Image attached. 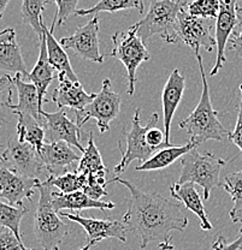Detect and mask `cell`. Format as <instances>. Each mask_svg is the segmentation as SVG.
I'll return each mask as SVG.
<instances>
[{"mask_svg": "<svg viewBox=\"0 0 242 250\" xmlns=\"http://www.w3.org/2000/svg\"><path fill=\"white\" fill-rule=\"evenodd\" d=\"M110 183L122 184L129 190L128 208L124 213L123 224L127 231L140 238V248L148 243L165 241L171 231H184L188 225V217L181 210V203L165 199L157 192H145L130 181L114 177Z\"/></svg>", "mask_w": 242, "mask_h": 250, "instance_id": "obj_1", "label": "cell"}, {"mask_svg": "<svg viewBox=\"0 0 242 250\" xmlns=\"http://www.w3.org/2000/svg\"><path fill=\"white\" fill-rule=\"evenodd\" d=\"M195 57H197L200 75H201L202 92L198 106L184 121L179 123V127L186 130L187 134L191 135V140H193L200 146L209 140L223 141L225 136H229L230 131H228L223 126L218 119L220 113L213 109L209 84H207L206 75H205L204 62H202L200 52H197Z\"/></svg>", "mask_w": 242, "mask_h": 250, "instance_id": "obj_2", "label": "cell"}, {"mask_svg": "<svg viewBox=\"0 0 242 250\" xmlns=\"http://www.w3.org/2000/svg\"><path fill=\"white\" fill-rule=\"evenodd\" d=\"M186 0H153L145 18L135 23L137 35L146 42L153 35H159L166 43L178 41V15L187 5Z\"/></svg>", "mask_w": 242, "mask_h": 250, "instance_id": "obj_3", "label": "cell"}, {"mask_svg": "<svg viewBox=\"0 0 242 250\" xmlns=\"http://www.w3.org/2000/svg\"><path fill=\"white\" fill-rule=\"evenodd\" d=\"M52 188L47 181L39 184L40 199L34 214V233L44 250H58L69 233V225L59 218L52 206Z\"/></svg>", "mask_w": 242, "mask_h": 250, "instance_id": "obj_4", "label": "cell"}, {"mask_svg": "<svg viewBox=\"0 0 242 250\" xmlns=\"http://www.w3.org/2000/svg\"><path fill=\"white\" fill-rule=\"evenodd\" d=\"M225 164L224 159L213 153H200L195 148L181 158L182 170L177 183L198 184L202 188L204 200H209L212 190L217 187H222L220 173Z\"/></svg>", "mask_w": 242, "mask_h": 250, "instance_id": "obj_5", "label": "cell"}, {"mask_svg": "<svg viewBox=\"0 0 242 250\" xmlns=\"http://www.w3.org/2000/svg\"><path fill=\"white\" fill-rule=\"evenodd\" d=\"M113 48L111 56L123 62L128 76V95H134L136 84V70L140 64L151 59L144 41L137 35L136 27L132 25L126 31H117L112 35Z\"/></svg>", "mask_w": 242, "mask_h": 250, "instance_id": "obj_6", "label": "cell"}, {"mask_svg": "<svg viewBox=\"0 0 242 250\" xmlns=\"http://www.w3.org/2000/svg\"><path fill=\"white\" fill-rule=\"evenodd\" d=\"M140 112H141L140 108L135 109L130 131L127 132L126 129L122 130L123 135L126 136L127 149L124 150L122 146L119 145V150L122 153V160L119 161V164L114 166L113 171L116 174L123 173L124 170L128 167L132 161L137 160L139 161V165H141V164L146 163L148 159L152 158L153 154L158 152L157 148H152L147 145L146 135H147L148 130L151 127L157 125L158 121H159V114L153 113L147 125L144 126V125H141V121H140Z\"/></svg>", "mask_w": 242, "mask_h": 250, "instance_id": "obj_7", "label": "cell"}, {"mask_svg": "<svg viewBox=\"0 0 242 250\" xmlns=\"http://www.w3.org/2000/svg\"><path fill=\"white\" fill-rule=\"evenodd\" d=\"M121 96L111 89V81L105 78L103 81L101 90L97 94L94 100L86 106L82 111L76 113V123L82 126L89 119L97 121V126L101 134L110 129V124L118 117L121 111Z\"/></svg>", "mask_w": 242, "mask_h": 250, "instance_id": "obj_8", "label": "cell"}, {"mask_svg": "<svg viewBox=\"0 0 242 250\" xmlns=\"http://www.w3.org/2000/svg\"><path fill=\"white\" fill-rule=\"evenodd\" d=\"M76 171L86 177V188L83 190L86 195L93 200L100 201V197L106 196L109 194L106 190V167L104 165L103 158L100 152L95 146L94 135L89 132V136L87 140V147L85 153L79 161Z\"/></svg>", "mask_w": 242, "mask_h": 250, "instance_id": "obj_9", "label": "cell"}, {"mask_svg": "<svg viewBox=\"0 0 242 250\" xmlns=\"http://www.w3.org/2000/svg\"><path fill=\"white\" fill-rule=\"evenodd\" d=\"M0 164L20 176L39 179V176L45 170L43 160L38 150L29 143L20 142L11 139L6 148L0 154Z\"/></svg>", "mask_w": 242, "mask_h": 250, "instance_id": "obj_10", "label": "cell"}, {"mask_svg": "<svg viewBox=\"0 0 242 250\" xmlns=\"http://www.w3.org/2000/svg\"><path fill=\"white\" fill-rule=\"evenodd\" d=\"M61 217L74 221L81 225L85 230L87 236V244L81 250H89L99 242L104 241L106 238H117L126 243L127 242V228L122 220H103V219L94 218H85L79 214H72V213H59Z\"/></svg>", "mask_w": 242, "mask_h": 250, "instance_id": "obj_11", "label": "cell"}, {"mask_svg": "<svg viewBox=\"0 0 242 250\" xmlns=\"http://www.w3.org/2000/svg\"><path fill=\"white\" fill-rule=\"evenodd\" d=\"M99 17L93 16L85 25L76 28L75 33L69 38H63L59 43L64 49H71L81 58L94 62H104V56L99 47Z\"/></svg>", "mask_w": 242, "mask_h": 250, "instance_id": "obj_12", "label": "cell"}, {"mask_svg": "<svg viewBox=\"0 0 242 250\" xmlns=\"http://www.w3.org/2000/svg\"><path fill=\"white\" fill-rule=\"evenodd\" d=\"M184 7L178 15V41L193 48L195 53L199 52L200 48L212 52L213 47H216V39L210 31L211 24L206 20L191 16Z\"/></svg>", "mask_w": 242, "mask_h": 250, "instance_id": "obj_13", "label": "cell"}, {"mask_svg": "<svg viewBox=\"0 0 242 250\" xmlns=\"http://www.w3.org/2000/svg\"><path fill=\"white\" fill-rule=\"evenodd\" d=\"M41 116L44 118L46 142L52 143L63 141L69 146L79 148L80 152L85 153L86 148L81 145L80 141L81 126L76 122H72L71 119L67 118L64 109H58L52 113L43 111Z\"/></svg>", "mask_w": 242, "mask_h": 250, "instance_id": "obj_14", "label": "cell"}, {"mask_svg": "<svg viewBox=\"0 0 242 250\" xmlns=\"http://www.w3.org/2000/svg\"><path fill=\"white\" fill-rule=\"evenodd\" d=\"M238 1H220V14L216 20V47H217V58L215 66L210 71L211 76L217 75L220 67L226 62L225 48L238 24Z\"/></svg>", "mask_w": 242, "mask_h": 250, "instance_id": "obj_15", "label": "cell"}, {"mask_svg": "<svg viewBox=\"0 0 242 250\" xmlns=\"http://www.w3.org/2000/svg\"><path fill=\"white\" fill-rule=\"evenodd\" d=\"M40 183V179L20 176L0 164V199L6 200L10 206L21 207L24 199L30 201Z\"/></svg>", "mask_w": 242, "mask_h": 250, "instance_id": "obj_16", "label": "cell"}, {"mask_svg": "<svg viewBox=\"0 0 242 250\" xmlns=\"http://www.w3.org/2000/svg\"><path fill=\"white\" fill-rule=\"evenodd\" d=\"M184 88H186V77L181 74L178 69H175L169 76L164 85L161 93V101H163V114H164V135H165V146L171 147L170 132L171 123L175 116L179 103L183 96Z\"/></svg>", "mask_w": 242, "mask_h": 250, "instance_id": "obj_17", "label": "cell"}, {"mask_svg": "<svg viewBox=\"0 0 242 250\" xmlns=\"http://www.w3.org/2000/svg\"><path fill=\"white\" fill-rule=\"evenodd\" d=\"M20 74L29 76L22 52L16 40L14 28H5L0 31V75Z\"/></svg>", "mask_w": 242, "mask_h": 250, "instance_id": "obj_18", "label": "cell"}, {"mask_svg": "<svg viewBox=\"0 0 242 250\" xmlns=\"http://www.w3.org/2000/svg\"><path fill=\"white\" fill-rule=\"evenodd\" d=\"M59 84L52 94V101L59 109L69 107L75 112L82 111L95 99L97 94H88L85 92L80 82H72L65 75H58Z\"/></svg>", "mask_w": 242, "mask_h": 250, "instance_id": "obj_19", "label": "cell"}, {"mask_svg": "<svg viewBox=\"0 0 242 250\" xmlns=\"http://www.w3.org/2000/svg\"><path fill=\"white\" fill-rule=\"evenodd\" d=\"M39 154L49 176L56 177L61 176V173L64 174L69 172L66 168L76 161L81 160L80 156L63 141L52 143L46 142Z\"/></svg>", "mask_w": 242, "mask_h": 250, "instance_id": "obj_20", "label": "cell"}, {"mask_svg": "<svg viewBox=\"0 0 242 250\" xmlns=\"http://www.w3.org/2000/svg\"><path fill=\"white\" fill-rule=\"evenodd\" d=\"M14 84L17 88L18 104L11 106L12 113L28 114L44 125V118L41 116L44 109L39 101V94L35 85L32 82L23 81V76L20 74L14 76Z\"/></svg>", "mask_w": 242, "mask_h": 250, "instance_id": "obj_21", "label": "cell"}, {"mask_svg": "<svg viewBox=\"0 0 242 250\" xmlns=\"http://www.w3.org/2000/svg\"><path fill=\"white\" fill-rule=\"evenodd\" d=\"M170 195L173 199L177 200L186 206L187 209L192 210L195 215H198L200 219V228L202 231H211L212 225H211L209 217L206 214L204 202L201 197L198 194L193 183H173L170 186Z\"/></svg>", "mask_w": 242, "mask_h": 250, "instance_id": "obj_22", "label": "cell"}, {"mask_svg": "<svg viewBox=\"0 0 242 250\" xmlns=\"http://www.w3.org/2000/svg\"><path fill=\"white\" fill-rule=\"evenodd\" d=\"M52 206L57 213H61L64 209L82 210L88 209V208H98V209L105 210L116 207L113 202L97 201V200L90 199L83 191L71 192V194L53 191L52 192Z\"/></svg>", "mask_w": 242, "mask_h": 250, "instance_id": "obj_23", "label": "cell"}, {"mask_svg": "<svg viewBox=\"0 0 242 250\" xmlns=\"http://www.w3.org/2000/svg\"><path fill=\"white\" fill-rule=\"evenodd\" d=\"M54 71L56 70L48 62L47 45H46V38L45 33H44V38L40 40V53H39L38 62H36L35 66L33 67L32 71L29 72V76H28L30 82L36 87L41 106L45 101L48 85L54 80Z\"/></svg>", "mask_w": 242, "mask_h": 250, "instance_id": "obj_24", "label": "cell"}, {"mask_svg": "<svg viewBox=\"0 0 242 250\" xmlns=\"http://www.w3.org/2000/svg\"><path fill=\"white\" fill-rule=\"evenodd\" d=\"M199 147L197 142H194L193 140H189L186 145L183 146H171V147H165L163 149L158 150L155 154L151 159H148L147 161L141 165H137L135 167V171L140 172H150V171H158L166 168L168 166H170L171 164L175 163L178 159L183 158L187 153H189L191 150L195 149V148Z\"/></svg>", "mask_w": 242, "mask_h": 250, "instance_id": "obj_25", "label": "cell"}, {"mask_svg": "<svg viewBox=\"0 0 242 250\" xmlns=\"http://www.w3.org/2000/svg\"><path fill=\"white\" fill-rule=\"evenodd\" d=\"M44 33H45L46 38V45H47V54H48V62L54 70L58 71V75H65L70 81L72 82H79L76 74L72 70L71 64H70L69 57H67L66 52L61 43L54 39L53 34L48 29L46 23L44 22Z\"/></svg>", "mask_w": 242, "mask_h": 250, "instance_id": "obj_26", "label": "cell"}, {"mask_svg": "<svg viewBox=\"0 0 242 250\" xmlns=\"http://www.w3.org/2000/svg\"><path fill=\"white\" fill-rule=\"evenodd\" d=\"M16 116L18 118L17 140L23 143H29L40 153L41 148L46 143V134L44 125L28 114L18 113Z\"/></svg>", "mask_w": 242, "mask_h": 250, "instance_id": "obj_27", "label": "cell"}, {"mask_svg": "<svg viewBox=\"0 0 242 250\" xmlns=\"http://www.w3.org/2000/svg\"><path fill=\"white\" fill-rule=\"evenodd\" d=\"M49 1L46 0H24L21 7V17L23 23L30 25L38 35L39 40L44 38L43 11Z\"/></svg>", "mask_w": 242, "mask_h": 250, "instance_id": "obj_28", "label": "cell"}, {"mask_svg": "<svg viewBox=\"0 0 242 250\" xmlns=\"http://www.w3.org/2000/svg\"><path fill=\"white\" fill-rule=\"evenodd\" d=\"M136 9L140 14H144L145 5L141 0H101L98 4L90 9H81L77 10L75 16H97L99 12H110L113 14L116 11L122 10Z\"/></svg>", "mask_w": 242, "mask_h": 250, "instance_id": "obj_29", "label": "cell"}, {"mask_svg": "<svg viewBox=\"0 0 242 250\" xmlns=\"http://www.w3.org/2000/svg\"><path fill=\"white\" fill-rule=\"evenodd\" d=\"M46 181L49 186L59 189L62 194H71V192L83 191L86 188V177L76 170L61 174V176H48Z\"/></svg>", "mask_w": 242, "mask_h": 250, "instance_id": "obj_30", "label": "cell"}, {"mask_svg": "<svg viewBox=\"0 0 242 250\" xmlns=\"http://www.w3.org/2000/svg\"><path fill=\"white\" fill-rule=\"evenodd\" d=\"M25 213H27V208L24 206L14 207V206L6 205V203L0 201V226L11 230L16 234L17 238L22 241L20 226Z\"/></svg>", "mask_w": 242, "mask_h": 250, "instance_id": "obj_31", "label": "cell"}, {"mask_svg": "<svg viewBox=\"0 0 242 250\" xmlns=\"http://www.w3.org/2000/svg\"><path fill=\"white\" fill-rule=\"evenodd\" d=\"M186 11L195 18L201 20H217L220 14V1L218 0H194L188 1Z\"/></svg>", "mask_w": 242, "mask_h": 250, "instance_id": "obj_32", "label": "cell"}, {"mask_svg": "<svg viewBox=\"0 0 242 250\" xmlns=\"http://www.w3.org/2000/svg\"><path fill=\"white\" fill-rule=\"evenodd\" d=\"M14 77L10 75H0V127L7 121L9 113H12V87ZM14 114V113H12Z\"/></svg>", "mask_w": 242, "mask_h": 250, "instance_id": "obj_33", "label": "cell"}, {"mask_svg": "<svg viewBox=\"0 0 242 250\" xmlns=\"http://www.w3.org/2000/svg\"><path fill=\"white\" fill-rule=\"evenodd\" d=\"M222 187L230 195L231 200L234 202V207L231 208L230 212H236V210L242 208V168L240 171L234 172V173L228 174L224 178V183Z\"/></svg>", "mask_w": 242, "mask_h": 250, "instance_id": "obj_34", "label": "cell"}, {"mask_svg": "<svg viewBox=\"0 0 242 250\" xmlns=\"http://www.w3.org/2000/svg\"><path fill=\"white\" fill-rule=\"evenodd\" d=\"M54 4L57 5V12L56 15H54V18L53 21H52V24H51V33L53 34L54 29H56V27H61V25H63V23L66 21V18L69 17V16L71 15H75L77 11V5H79V0H67V1H65V0H56L54 1Z\"/></svg>", "mask_w": 242, "mask_h": 250, "instance_id": "obj_35", "label": "cell"}, {"mask_svg": "<svg viewBox=\"0 0 242 250\" xmlns=\"http://www.w3.org/2000/svg\"><path fill=\"white\" fill-rule=\"evenodd\" d=\"M0 250H34L24 246L16 234L6 228L0 229Z\"/></svg>", "mask_w": 242, "mask_h": 250, "instance_id": "obj_36", "label": "cell"}, {"mask_svg": "<svg viewBox=\"0 0 242 250\" xmlns=\"http://www.w3.org/2000/svg\"><path fill=\"white\" fill-rule=\"evenodd\" d=\"M238 24L229 40V49L239 58H242V7L238 5Z\"/></svg>", "mask_w": 242, "mask_h": 250, "instance_id": "obj_37", "label": "cell"}, {"mask_svg": "<svg viewBox=\"0 0 242 250\" xmlns=\"http://www.w3.org/2000/svg\"><path fill=\"white\" fill-rule=\"evenodd\" d=\"M240 92H241V100L239 104V113H238V119H236V125L235 129L233 132H230L228 136V139L236 146V147L240 149L242 154V84H240Z\"/></svg>", "mask_w": 242, "mask_h": 250, "instance_id": "obj_38", "label": "cell"}, {"mask_svg": "<svg viewBox=\"0 0 242 250\" xmlns=\"http://www.w3.org/2000/svg\"><path fill=\"white\" fill-rule=\"evenodd\" d=\"M146 141H147V145L152 148H165V135L161 131L160 129H158L157 126H153L148 130L147 135H146Z\"/></svg>", "mask_w": 242, "mask_h": 250, "instance_id": "obj_39", "label": "cell"}, {"mask_svg": "<svg viewBox=\"0 0 242 250\" xmlns=\"http://www.w3.org/2000/svg\"><path fill=\"white\" fill-rule=\"evenodd\" d=\"M242 246V231H240L238 238L233 241L231 243L226 242V238L222 234L216 238V241L212 244V250H239Z\"/></svg>", "mask_w": 242, "mask_h": 250, "instance_id": "obj_40", "label": "cell"}, {"mask_svg": "<svg viewBox=\"0 0 242 250\" xmlns=\"http://www.w3.org/2000/svg\"><path fill=\"white\" fill-rule=\"evenodd\" d=\"M229 215H230V219H231V221H233V223L241 224L240 231H242V208H241V209L236 210V212H230V213H229Z\"/></svg>", "mask_w": 242, "mask_h": 250, "instance_id": "obj_41", "label": "cell"}, {"mask_svg": "<svg viewBox=\"0 0 242 250\" xmlns=\"http://www.w3.org/2000/svg\"><path fill=\"white\" fill-rule=\"evenodd\" d=\"M171 237H169L168 239H165V241L160 242L159 243V249L160 250H176L175 246L173 244V242H171Z\"/></svg>", "mask_w": 242, "mask_h": 250, "instance_id": "obj_42", "label": "cell"}, {"mask_svg": "<svg viewBox=\"0 0 242 250\" xmlns=\"http://www.w3.org/2000/svg\"><path fill=\"white\" fill-rule=\"evenodd\" d=\"M9 0H0V20H1L2 15H4L5 10H6V6L9 5Z\"/></svg>", "mask_w": 242, "mask_h": 250, "instance_id": "obj_43", "label": "cell"}, {"mask_svg": "<svg viewBox=\"0 0 242 250\" xmlns=\"http://www.w3.org/2000/svg\"><path fill=\"white\" fill-rule=\"evenodd\" d=\"M239 250H242V246H241V247H240V249H239Z\"/></svg>", "mask_w": 242, "mask_h": 250, "instance_id": "obj_44", "label": "cell"}, {"mask_svg": "<svg viewBox=\"0 0 242 250\" xmlns=\"http://www.w3.org/2000/svg\"><path fill=\"white\" fill-rule=\"evenodd\" d=\"M80 250H81V249H80Z\"/></svg>", "mask_w": 242, "mask_h": 250, "instance_id": "obj_45", "label": "cell"}]
</instances>
